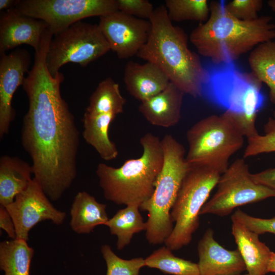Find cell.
<instances>
[{
	"label": "cell",
	"instance_id": "12",
	"mask_svg": "<svg viewBox=\"0 0 275 275\" xmlns=\"http://www.w3.org/2000/svg\"><path fill=\"white\" fill-rule=\"evenodd\" d=\"M13 220L16 238L28 241L30 230L44 221L57 225L62 224L66 213L51 203L40 185L33 178L28 187L5 207Z\"/></svg>",
	"mask_w": 275,
	"mask_h": 275
},
{
	"label": "cell",
	"instance_id": "36",
	"mask_svg": "<svg viewBox=\"0 0 275 275\" xmlns=\"http://www.w3.org/2000/svg\"><path fill=\"white\" fill-rule=\"evenodd\" d=\"M16 1L14 0H0L1 11L5 9H10L15 5Z\"/></svg>",
	"mask_w": 275,
	"mask_h": 275
},
{
	"label": "cell",
	"instance_id": "22",
	"mask_svg": "<svg viewBox=\"0 0 275 275\" xmlns=\"http://www.w3.org/2000/svg\"><path fill=\"white\" fill-rule=\"evenodd\" d=\"M116 116L112 113L93 115L85 112L82 119L83 138L105 161L115 159L119 154L108 134L109 126Z\"/></svg>",
	"mask_w": 275,
	"mask_h": 275
},
{
	"label": "cell",
	"instance_id": "7",
	"mask_svg": "<svg viewBox=\"0 0 275 275\" xmlns=\"http://www.w3.org/2000/svg\"><path fill=\"white\" fill-rule=\"evenodd\" d=\"M186 137L189 165L222 174L229 167L230 157L242 147L245 136L236 115L225 111L198 121L188 130Z\"/></svg>",
	"mask_w": 275,
	"mask_h": 275
},
{
	"label": "cell",
	"instance_id": "2",
	"mask_svg": "<svg viewBox=\"0 0 275 275\" xmlns=\"http://www.w3.org/2000/svg\"><path fill=\"white\" fill-rule=\"evenodd\" d=\"M223 1L209 3L210 15L189 36L199 53L214 64L234 62L259 44L275 38V24L268 16L249 21L239 20Z\"/></svg>",
	"mask_w": 275,
	"mask_h": 275
},
{
	"label": "cell",
	"instance_id": "3",
	"mask_svg": "<svg viewBox=\"0 0 275 275\" xmlns=\"http://www.w3.org/2000/svg\"><path fill=\"white\" fill-rule=\"evenodd\" d=\"M149 20V37L136 56L157 66L184 94L201 96L206 69L188 48L186 34L173 24L164 5L155 9Z\"/></svg>",
	"mask_w": 275,
	"mask_h": 275
},
{
	"label": "cell",
	"instance_id": "5",
	"mask_svg": "<svg viewBox=\"0 0 275 275\" xmlns=\"http://www.w3.org/2000/svg\"><path fill=\"white\" fill-rule=\"evenodd\" d=\"M205 68L201 96L235 114L246 138L258 133L256 118L265 101L262 83L251 72L241 71L234 62L212 63Z\"/></svg>",
	"mask_w": 275,
	"mask_h": 275
},
{
	"label": "cell",
	"instance_id": "33",
	"mask_svg": "<svg viewBox=\"0 0 275 275\" xmlns=\"http://www.w3.org/2000/svg\"><path fill=\"white\" fill-rule=\"evenodd\" d=\"M118 11L140 19L149 20L154 9L148 0H117Z\"/></svg>",
	"mask_w": 275,
	"mask_h": 275
},
{
	"label": "cell",
	"instance_id": "19",
	"mask_svg": "<svg viewBox=\"0 0 275 275\" xmlns=\"http://www.w3.org/2000/svg\"><path fill=\"white\" fill-rule=\"evenodd\" d=\"M232 234L249 275H265L271 251L258 234L236 221H232Z\"/></svg>",
	"mask_w": 275,
	"mask_h": 275
},
{
	"label": "cell",
	"instance_id": "6",
	"mask_svg": "<svg viewBox=\"0 0 275 275\" xmlns=\"http://www.w3.org/2000/svg\"><path fill=\"white\" fill-rule=\"evenodd\" d=\"M163 163L152 196L140 206L147 211L146 238L150 244L164 243L174 226L171 211L182 180L190 168L184 146L172 135L166 134L161 140Z\"/></svg>",
	"mask_w": 275,
	"mask_h": 275
},
{
	"label": "cell",
	"instance_id": "8",
	"mask_svg": "<svg viewBox=\"0 0 275 275\" xmlns=\"http://www.w3.org/2000/svg\"><path fill=\"white\" fill-rule=\"evenodd\" d=\"M221 175L206 168L190 166L171 211L173 230L165 246L172 251L188 245L200 225V212Z\"/></svg>",
	"mask_w": 275,
	"mask_h": 275
},
{
	"label": "cell",
	"instance_id": "26",
	"mask_svg": "<svg viewBox=\"0 0 275 275\" xmlns=\"http://www.w3.org/2000/svg\"><path fill=\"white\" fill-rule=\"evenodd\" d=\"M126 102L119 84L108 77L98 84L91 95L85 112L93 115L112 113L117 116L123 112Z\"/></svg>",
	"mask_w": 275,
	"mask_h": 275
},
{
	"label": "cell",
	"instance_id": "15",
	"mask_svg": "<svg viewBox=\"0 0 275 275\" xmlns=\"http://www.w3.org/2000/svg\"><path fill=\"white\" fill-rule=\"evenodd\" d=\"M48 28L43 21L22 14L14 8L0 16V54L21 44L39 48L43 34Z\"/></svg>",
	"mask_w": 275,
	"mask_h": 275
},
{
	"label": "cell",
	"instance_id": "13",
	"mask_svg": "<svg viewBox=\"0 0 275 275\" xmlns=\"http://www.w3.org/2000/svg\"><path fill=\"white\" fill-rule=\"evenodd\" d=\"M98 25L110 49L120 59L136 55L147 42L151 29L149 20L119 11L100 17Z\"/></svg>",
	"mask_w": 275,
	"mask_h": 275
},
{
	"label": "cell",
	"instance_id": "4",
	"mask_svg": "<svg viewBox=\"0 0 275 275\" xmlns=\"http://www.w3.org/2000/svg\"><path fill=\"white\" fill-rule=\"evenodd\" d=\"M140 143L142 155L126 160L119 168L98 164L96 174L106 200L118 205H140L153 195L163 163L161 140L148 132Z\"/></svg>",
	"mask_w": 275,
	"mask_h": 275
},
{
	"label": "cell",
	"instance_id": "17",
	"mask_svg": "<svg viewBox=\"0 0 275 275\" xmlns=\"http://www.w3.org/2000/svg\"><path fill=\"white\" fill-rule=\"evenodd\" d=\"M184 94L170 82L161 92L141 102L139 110L152 125L164 128L174 126L179 123L181 117Z\"/></svg>",
	"mask_w": 275,
	"mask_h": 275
},
{
	"label": "cell",
	"instance_id": "30",
	"mask_svg": "<svg viewBox=\"0 0 275 275\" xmlns=\"http://www.w3.org/2000/svg\"><path fill=\"white\" fill-rule=\"evenodd\" d=\"M247 139L244 158L275 152V111L264 125V134L258 133Z\"/></svg>",
	"mask_w": 275,
	"mask_h": 275
},
{
	"label": "cell",
	"instance_id": "32",
	"mask_svg": "<svg viewBox=\"0 0 275 275\" xmlns=\"http://www.w3.org/2000/svg\"><path fill=\"white\" fill-rule=\"evenodd\" d=\"M231 219L238 222L258 235L266 233L275 235V216L270 218H259L238 209L232 215Z\"/></svg>",
	"mask_w": 275,
	"mask_h": 275
},
{
	"label": "cell",
	"instance_id": "29",
	"mask_svg": "<svg viewBox=\"0 0 275 275\" xmlns=\"http://www.w3.org/2000/svg\"><path fill=\"white\" fill-rule=\"evenodd\" d=\"M101 252L107 266L106 275H139L140 269L146 266L143 258L123 259L118 257L108 244L102 245Z\"/></svg>",
	"mask_w": 275,
	"mask_h": 275
},
{
	"label": "cell",
	"instance_id": "34",
	"mask_svg": "<svg viewBox=\"0 0 275 275\" xmlns=\"http://www.w3.org/2000/svg\"><path fill=\"white\" fill-rule=\"evenodd\" d=\"M0 227L7 234L11 239L16 238V232L12 217L3 206H0Z\"/></svg>",
	"mask_w": 275,
	"mask_h": 275
},
{
	"label": "cell",
	"instance_id": "23",
	"mask_svg": "<svg viewBox=\"0 0 275 275\" xmlns=\"http://www.w3.org/2000/svg\"><path fill=\"white\" fill-rule=\"evenodd\" d=\"M140 205L137 203L126 205L119 210L105 224L112 235L117 237L116 246L121 250L130 244L133 236L146 231V224L140 212Z\"/></svg>",
	"mask_w": 275,
	"mask_h": 275
},
{
	"label": "cell",
	"instance_id": "21",
	"mask_svg": "<svg viewBox=\"0 0 275 275\" xmlns=\"http://www.w3.org/2000/svg\"><path fill=\"white\" fill-rule=\"evenodd\" d=\"M106 208V204L98 202L88 193L78 192L70 208L71 229L78 234H89L96 226L105 225L109 219Z\"/></svg>",
	"mask_w": 275,
	"mask_h": 275
},
{
	"label": "cell",
	"instance_id": "11",
	"mask_svg": "<svg viewBox=\"0 0 275 275\" xmlns=\"http://www.w3.org/2000/svg\"><path fill=\"white\" fill-rule=\"evenodd\" d=\"M14 8L45 22L53 36L86 18L118 11L117 0H19Z\"/></svg>",
	"mask_w": 275,
	"mask_h": 275
},
{
	"label": "cell",
	"instance_id": "39",
	"mask_svg": "<svg viewBox=\"0 0 275 275\" xmlns=\"http://www.w3.org/2000/svg\"><path fill=\"white\" fill-rule=\"evenodd\" d=\"M240 275H241V274H240ZM244 275H249V274L248 273V274H244Z\"/></svg>",
	"mask_w": 275,
	"mask_h": 275
},
{
	"label": "cell",
	"instance_id": "20",
	"mask_svg": "<svg viewBox=\"0 0 275 275\" xmlns=\"http://www.w3.org/2000/svg\"><path fill=\"white\" fill-rule=\"evenodd\" d=\"M33 168L28 162L7 155L0 158V205L11 204L17 195L28 187L33 178Z\"/></svg>",
	"mask_w": 275,
	"mask_h": 275
},
{
	"label": "cell",
	"instance_id": "27",
	"mask_svg": "<svg viewBox=\"0 0 275 275\" xmlns=\"http://www.w3.org/2000/svg\"><path fill=\"white\" fill-rule=\"evenodd\" d=\"M166 246L154 251L145 259L146 266L156 268L165 274L200 275L197 263L175 256Z\"/></svg>",
	"mask_w": 275,
	"mask_h": 275
},
{
	"label": "cell",
	"instance_id": "25",
	"mask_svg": "<svg viewBox=\"0 0 275 275\" xmlns=\"http://www.w3.org/2000/svg\"><path fill=\"white\" fill-rule=\"evenodd\" d=\"M248 62L251 73L269 88V98L275 104V41L262 43L251 52Z\"/></svg>",
	"mask_w": 275,
	"mask_h": 275
},
{
	"label": "cell",
	"instance_id": "24",
	"mask_svg": "<svg viewBox=\"0 0 275 275\" xmlns=\"http://www.w3.org/2000/svg\"><path fill=\"white\" fill-rule=\"evenodd\" d=\"M34 250L27 241L15 239L0 243V269L4 275H30Z\"/></svg>",
	"mask_w": 275,
	"mask_h": 275
},
{
	"label": "cell",
	"instance_id": "1",
	"mask_svg": "<svg viewBox=\"0 0 275 275\" xmlns=\"http://www.w3.org/2000/svg\"><path fill=\"white\" fill-rule=\"evenodd\" d=\"M50 40L43 38L23 88L29 100L21 133L22 145L32 161L33 178L49 199L59 200L77 175L79 133L62 98L61 72L52 76L46 65Z\"/></svg>",
	"mask_w": 275,
	"mask_h": 275
},
{
	"label": "cell",
	"instance_id": "14",
	"mask_svg": "<svg viewBox=\"0 0 275 275\" xmlns=\"http://www.w3.org/2000/svg\"><path fill=\"white\" fill-rule=\"evenodd\" d=\"M30 54L27 50L19 49L9 54H1L0 59V138L9 132L15 118L12 106L13 95L22 85L24 74L29 72Z\"/></svg>",
	"mask_w": 275,
	"mask_h": 275
},
{
	"label": "cell",
	"instance_id": "35",
	"mask_svg": "<svg viewBox=\"0 0 275 275\" xmlns=\"http://www.w3.org/2000/svg\"><path fill=\"white\" fill-rule=\"evenodd\" d=\"M251 176L256 183L266 186L275 191V168L252 174Z\"/></svg>",
	"mask_w": 275,
	"mask_h": 275
},
{
	"label": "cell",
	"instance_id": "9",
	"mask_svg": "<svg viewBox=\"0 0 275 275\" xmlns=\"http://www.w3.org/2000/svg\"><path fill=\"white\" fill-rule=\"evenodd\" d=\"M110 50L98 24L79 21L52 39L46 53V65L50 74L55 76L67 63L85 67Z\"/></svg>",
	"mask_w": 275,
	"mask_h": 275
},
{
	"label": "cell",
	"instance_id": "10",
	"mask_svg": "<svg viewBox=\"0 0 275 275\" xmlns=\"http://www.w3.org/2000/svg\"><path fill=\"white\" fill-rule=\"evenodd\" d=\"M243 158H237L221 174L217 189L202 208L200 215L212 214L219 216L230 214L236 207L275 197V191L256 183Z\"/></svg>",
	"mask_w": 275,
	"mask_h": 275
},
{
	"label": "cell",
	"instance_id": "31",
	"mask_svg": "<svg viewBox=\"0 0 275 275\" xmlns=\"http://www.w3.org/2000/svg\"><path fill=\"white\" fill-rule=\"evenodd\" d=\"M263 6L261 0H233L226 4L227 10L234 17L242 21L257 19Z\"/></svg>",
	"mask_w": 275,
	"mask_h": 275
},
{
	"label": "cell",
	"instance_id": "18",
	"mask_svg": "<svg viewBox=\"0 0 275 275\" xmlns=\"http://www.w3.org/2000/svg\"><path fill=\"white\" fill-rule=\"evenodd\" d=\"M123 81L129 94L141 102L163 91L170 81L155 65L128 62L125 68Z\"/></svg>",
	"mask_w": 275,
	"mask_h": 275
},
{
	"label": "cell",
	"instance_id": "37",
	"mask_svg": "<svg viewBox=\"0 0 275 275\" xmlns=\"http://www.w3.org/2000/svg\"><path fill=\"white\" fill-rule=\"evenodd\" d=\"M268 272H275V253L271 252L267 268Z\"/></svg>",
	"mask_w": 275,
	"mask_h": 275
},
{
	"label": "cell",
	"instance_id": "28",
	"mask_svg": "<svg viewBox=\"0 0 275 275\" xmlns=\"http://www.w3.org/2000/svg\"><path fill=\"white\" fill-rule=\"evenodd\" d=\"M164 6L171 21L195 20L203 23L210 15L207 0H166Z\"/></svg>",
	"mask_w": 275,
	"mask_h": 275
},
{
	"label": "cell",
	"instance_id": "16",
	"mask_svg": "<svg viewBox=\"0 0 275 275\" xmlns=\"http://www.w3.org/2000/svg\"><path fill=\"white\" fill-rule=\"evenodd\" d=\"M212 229L206 230L198 245L200 275H240L246 270L238 249L228 250L214 238Z\"/></svg>",
	"mask_w": 275,
	"mask_h": 275
},
{
	"label": "cell",
	"instance_id": "38",
	"mask_svg": "<svg viewBox=\"0 0 275 275\" xmlns=\"http://www.w3.org/2000/svg\"><path fill=\"white\" fill-rule=\"evenodd\" d=\"M268 6L272 11L275 12V0H269L267 2Z\"/></svg>",
	"mask_w": 275,
	"mask_h": 275
}]
</instances>
